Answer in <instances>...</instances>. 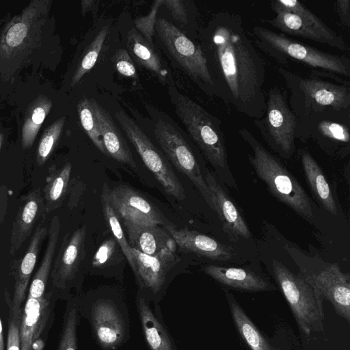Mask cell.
Wrapping results in <instances>:
<instances>
[{
    "instance_id": "1",
    "label": "cell",
    "mask_w": 350,
    "mask_h": 350,
    "mask_svg": "<svg viewBox=\"0 0 350 350\" xmlns=\"http://www.w3.org/2000/svg\"><path fill=\"white\" fill-rule=\"evenodd\" d=\"M203 38L200 45L215 96L246 116L261 118L266 109V64L249 39L241 16L228 11L217 12Z\"/></svg>"
},
{
    "instance_id": "5",
    "label": "cell",
    "mask_w": 350,
    "mask_h": 350,
    "mask_svg": "<svg viewBox=\"0 0 350 350\" xmlns=\"http://www.w3.org/2000/svg\"><path fill=\"white\" fill-rule=\"evenodd\" d=\"M168 93L175 113L205 159L217 171L230 174L220 120L176 87L170 85Z\"/></svg>"
},
{
    "instance_id": "19",
    "label": "cell",
    "mask_w": 350,
    "mask_h": 350,
    "mask_svg": "<svg viewBox=\"0 0 350 350\" xmlns=\"http://www.w3.org/2000/svg\"><path fill=\"white\" fill-rule=\"evenodd\" d=\"M135 306L146 345L149 350H178L163 320L161 306L140 291Z\"/></svg>"
},
{
    "instance_id": "25",
    "label": "cell",
    "mask_w": 350,
    "mask_h": 350,
    "mask_svg": "<svg viewBox=\"0 0 350 350\" xmlns=\"http://www.w3.org/2000/svg\"><path fill=\"white\" fill-rule=\"evenodd\" d=\"M90 100L107 156L135 167L136 164L128 144L110 113L96 100L92 98Z\"/></svg>"
},
{
    "instance_id": "44",
    "label": "cell",
    "mask_w": 350,
    "mask_h": 350,
    "mask_svg": "<svg viewBox=\"0 0 350 350\" xmlns=\"http://www.w3.org/2000/svg\"><path fill=\"white\" fill-rule=\"evenodd\" d=\"M336 12L341 23L347 27H350V1L338 0L336 1Z\"/></svg>"
},
{
    "instance_id": "22",
    "label": "cell",
    "mask_w": 350,
    "mask_h": 350,
    "mask_svg": "<svg viewBox=\"0 0 350 350\" xmlns=\"http://www.w3.org/2000/svg\"><path fill=\"white\" fill-rule=\"evenodd\" d=\"M204 179L210 191L212 209L217 212L225 231L234 237L249 238L247 225L214 175L207 172Z\"/></svg>"
},
{
    "instance_id": "42",
    "label": "cell",
    "mask_w": 350,
    "mask_h": 350,
    "mask_svg": "<svg viewBox=\"0 0 350 350\" xmlns=\"http://www.w3.org/2000/svg\"><path fill=\"white\" fill-rule=\"evenodd\" d=\"M27 33V27L23 23H18L12 26L8 30L5 40L10 46H16L21 44Z\"/></svg>"
},
{
    "instance_id": "26",
    "label": "cell",
    "mask_w": 350,
    "mask_h": 350,
    "mask_svg": "<svg viewBox=\"0 0 350 350\" xmlns=\"http://www.w3.org/2000/svg\"><path fill=\"white\" fill-rule=\"evenodd\" d=\"M157 224L124 226L131 247L149 256H155L166 248L176 245L170 234Z\"/></svg>"
},
{
    "instance_id": "31",
    "label": "cell",
    "mask_w": 350,
    "mask_h": 350,
    "mask_svg": "<svg viewBox=\"0 0 350 350\" xmlns=\"http://www.w3.org/2000/svg\"><path fill=\"white\" fill-rule=\"evenodd\" d=\"M71 170V164L66 163L62 168L55 170L47 178L43 189L46 213L61 206L67 191Z\"/></svg>"
},
{
    "instance_id": "35",
    "label": "cell",
    "mask_w": 350,
    "mask_h": 350,
    "mask_svg": "<svg viewBox=\"0 0 350 350\" xmlns=\"http://www.w3.org/2000/svg\"><path fill=\"white\" fill-rule=\"evenodd\" d=\"M109 32V26H104L98 31L90 44L88 46L85 53L82 57L73 76L72 85L77 84L84 76V75L93 68L102 50L104 42Z\"/></svg>"
},
{
    "instance_id": "21",
    "label": "cell",
    "mask_w": 350,
    "mask_h": 350,
    "mask_svg": "<svg viewBox=\"0 0 350 350\" xmlns=\"http://www.w3.org/2000/svg\"><path fill=\"white\" fill-rule=\"evenodd\" d=\"M44 200L40 189L30 191L22 199L11 230L9 253L14 255L26 239L39 218L44 216Z\"/></svg>"
},
{
    "instance_id": "2",
    "label": "cell",
    "mask_w": 350,
    "mask_h": 350,
    "mask_svg": "<svg viewBox=\"0 0 350 350\" xmlns=\"http://www.w3.org/2000/svg\"><path fill=\"white\" fill-rule=\"evenodd\" d=\"M290 92L289 107L297 119L298 133L314 121L325 118L350 119V83L343 77L311 71L302 76L275 67Z\"/></svg>"
},
{
    "instance_id": "29",
    "label": "cell",
    "mask_w": 350,
    "mask_h": 350,
    "mask_svg": "<svg viewBox=\"0 0 350 350\" xmlns=\"http://www.w3.org/2000/svg\"><path fill=\"white\" fill-rule=\"evenodd\" d=\"M300 159L306 179L316 198L327 211L337 215L333 193L321 167L306 150L300 152Z\"/></svg>"
},
{
    "instance_id": "23",
    "label": "cell",
    "mask_w": 350,
    "mask_h": 350,
    "mask_svg": "<svg viewBox=\"0 0 350 350\" xmlns=\"http://www.w3.org/2000/svg\"><path fill=\"white\" fill-rule=\"evenodd\" d=\"M164 228L182 251L195 253L213 260L225 261L232 257L230 247L211 237L187 228L178 229L172 224H167Z\"/></svg>"
},
{
    "instance_id": "7",
    "label": "cell",
    "mask_w": 350,
    "mask_h": 350,
    "mask_svg": "<svg viewBox=\"0 0 350 350\" xmlns=\"http://www.w3.org/2000/svg\"><path fill=\"white\" fill-rule=\"evenodd\" d=\"M273 275L294 316L300 332L310 336L324 331L322 297L301 273H292L282 262L273 260Z\"/></svg>"
},
{
    "instance_id": "4",
    "label": "cell",
    "mask_w": 350,
    "mask_h": 350,
    "mask_svg": "<svg viewBox=\"0 0 350 350\" xmlns=\"http://www.w3.org/2000/svg\"><path fill=\"white\" fill-rule=\"evenodd\" d=\"M252 38L256 46L280 64H301L312 69L341 77H350V59L293 40L281 32L254 26Z\"/></svg>"
},
{
    "instance_id": "27",
    "label": "cell",
    "mask_w": 350,
    "mask_h": 350,
    "mask_svg": "<svg viewBox=\"0 0 350 350\" xmlns=\"http://www.w3.org/2000/svg\"><path fill=\"white\" fill-rule=\"evenodd\" d=\"M223 290L234 325L250 349L278 350L249 318L233 295L226 288Z\"/></svg>"
},
{
    "instance_id": "11",
    "label": "cell",
    "mask_w": 350,
    "mask_h": 350,
    "mask_svg": "<svg viewBox=\"0 0 350 350\" xmlns=\"http://www.w3.org/2000/svg\"><path fill=\"white\" fill-rule=\"evenodd\" d=\"M123 131L135 147L146 166L165 193L178 200L185 199V191L171 165L142 129L124 111L115 115Z\"/></svg>"
},
{
    "instance_id": "32",
    "label": "cell",
    "mask_w": 350,
    "mask_h": 350,
    "mask_svg": "<svg viewBox=\"0 0 350 350\" xmlns=\"http://www.w3.org/2000/svg\"><path fill=\"white\" fill-rule=\"evenodd\" d=\"M77 297L68 300L57 350H78L77 327L80 323Z\"/></svg>"
},
{
    "instance_id": "37",
    "label": "cell",
    "mask_w": 350,
    "mask_h": 350,
    "mask_svg": "<svg viewBox=\"0 0 350 350\" xmlns=\"http://www.w3.org/2000/svg\"><path fill=\"white\" fill-rule=\"evenodd\" d=\"M65 118H62L54 122L43 135L37 150V163L42 165L54 149L62 131Z\"/></svg>"
},
{
    "instance_id": "33",
    "label": "cell",
    "mask_w": 350,
    "mask_h": 350,
    "mask_svg": "<svg viewBox=\"0 0 350 350\" xmlns=\"http://www.w3.org/2000/svg\"><path fill=\"white\" fill-rule=\"evenodd\" d=\"M101 202L106 224L111 231L113 238L116 240L123 254L126 258L131 269L134 271L135 265L131 254V247L126 239L122 230V226L118 216L114 212L107 198L103 193L101 194Z\"/></svg>"
},
{
    "instance_id": "20",
    "label": "cell",
    "mask_w": 350,
    "mask_h": 350,
    "mask_svg": "<svg viewBox=\"0 0 350 350\" xmlns=\"http://www.w3.org/2000/svg\"><path fill=\"white\" fill-rule=\"evenodd\" d=\"M47 233V228L44 225L43 219L35 230L25 255L15 268L12 299H10L8 293H5L10 314L15 317H21L29 282L36 263L41 244Z\"/></svg>"
},
{
    "instance_id": "45",
    "label": "cell",
    "mask_w": 350,
    "mask_h": 350,
    "mask_svg": "<svg viewBox=\"0 0 350 350\" xmlns=\"http://www.w3.org/2000/svg\"><path fill=\"white\" fill-rule=\"evenodd\" d=\"M94 1H82V12L85 13L92 7V4L94 3Z\"/></svg>"
},
{
    "instance_id": "6",
    "label": "cell",
    "mask_w": 350,
    "mask_h": 350,
    "mask_svg": "<svg viewBox=\"0 0 350 350\" xmlns=\"http://www.w3.org/2000/svg\"><path fill=\"white\" fill-rule=\"evenodd\" d=\"M239 133L253 150L249 159L258 176L280 202L304 218L313 217L310 198L304 187L280 161L269 152L247 129Z\"/></svg>"
},
{
    "instance_id": "34",
    "label": "cell",
    "mask_w": 350,
    "mask_h": 350,
    "mask_svg": "<svg viewBox=\"0 0 350 350\" xmlns=\"http://www.w3.org/2000/svg\"><path fill=\"white\" fill-rule=\"evenodd\" d=\"M51 103L46 99H42L35 104L30 111L24 124L22 132V144L25 148H29L36 138L40 127L49 113Z\"/></svg>"
},
{
    "instance_id": "30",
    "label": "cell",
    "mask_w": 350,
    "mask_h": 350,
    "mask_svg": "<svg viewBox=\"0 0 350 350\" xmlns=\"http://www.w3.org/2000/svg\"><path fill=\"white\" fill-rule=\"evenodd\" d=\"M60 221L57 216H54L49 228L48 241L42 262L35 273L29 286L27 297L40 298L45 293L46 286L50 276L52 262L55 254L59 234Z\"/></svg>"
},
{
    "instance_id": "15",
    "label": "cell",
    "mask_w": 350,
    "mask_h": 350,
    "mask_svg": "<svg viewBox=\"0 0 350 350\" xmlns=\"http://www.w3.org/2000/svg\"><path fill=\"white\" fill-rule=\"evenodd\" d=\"M102 193L124 226L146 224L165 226L167 224L165 217L156 206L127 185H120L109 189L105 185Z\"/></svg>"
},
{
    "instance_id": "13",
    "label": "cell",
    "mask_w": 350,
    "mask_h": 350,
    "mask_svg": "<svg viewBox=\"0 0 350 350\" xmlns=\"http://www.w3.org/2000/svg\"><path fill=\"white\" fill-rule=\"evenodd\" d=\"M58 297L53 290L40 298L27 297L20 317L21 350H43L54 321L55 303Z\"/></svg>"
},
{
    "instance_id": "41",
    "label": "cell",
    "mask_w": 350,
    "mask_h": 350,
    "mask_svg": "<svg viewBox=\"0 0 350 350\" xmlns=\"http://www.w3.org/2000/svg\"><path fill=\"white\" fill-rule=\"evenodd\" d=\"M20 317H15L10 314L6 350H21L19 337Z\"/></svg>"
},
{
    "instance_id": "39",
    "label": "cell",
    "mask_w": 350,
    "mask_h": 350,
    "mask_svg": "<svg viewBox=\"0 0 350 350\" xmlns=\"http://www.w3.org/2000/svg\"><path fill=\"white\" fill-rule=\"evenodd\" d=\"M117 246L118 243L113 237L103 242L92 258V267L96 269L107 267L115 254Z\"/></svg>"
},
{
    "instance_id": "8",
    "label": "cell",
    "mask_w": 350,
    "mask_h": 350,
    "mask_svg": "<svg viewBox=\"0 0 350 350\" xmlns=\"http://www.w3.org/2000/svg\"><path fill=\"white\" fill-rule=\"evenodd\" d=\"M270 6L275 16L262 20L285 35L308 39L349 52L342 37L327 27L316 14L297 0H273Z\"/></svg>"
},
{
    "instance_id": "28",
    "label": "cell",
    "mask_w": 350,
    "mask_h": 350,
    "mask_svg": "<svg viewBox=\"0 0 350 350\" xmlns=\"http://www.w3.org/2000/svg\"><path fill=\"white\" fill-rule=\"evenodd\" d=\"M126 46L130 56L140 66L156 75L161 81H165L168 72L152 43L148 42L135 28L127 33Z\"/></svg>"
},
{
    "instance_id": "18",
    "label": "cell",
    "mask_w": 350,
    "mask_h": 350,
    "mask_svg": "<svg viewBox=\"0 0 350 350\" xmlns=\"http://www.w3.org/2000/svg\"><path fill=\"white\" fill-rule=\"evenodd\" d=\"M306 141L313 139L326 152L345 156L350 150V119L325 118L308 124L297 135Z\"/></svg>"
},
{
    "instance_id": "36",
    "label": "cell",
    "mask_w": 350,
    "mask_h": 350,
    "mask_svg": "<svg viewBox=\"0 0 350 350\" xmlns=\"http://www.w3.org/2000/svg\"><path fill=\"white\" fill-rule=\"evenodd\" d=\"M77 110L82 127L87 135L94 146L102 153L107 155L90 100L87 98L81 100L78 103Z\"/></svg>"
},
{
    "instance_id": "24",
    "label": "cell",
    "mask_w": 350,
    "mask_h": 350,
    "mask_svg": "<svg viewBox=\"0 0 350 350\" xmlns=\"http://www.w3.org/2000/svg\"><path fill=\"white\" fill-rule=\"evenodd\" d=\"M202 271L217 282L233 290L253 293L274 289L267 280L247 269L208 265Z\"/></svg>"
},
{
    "instance_id": "9",
    "label": "cell",
    "mask_w": 350,
    "mask_h": 350,
    "mask_svg": "<svg viewBox=\"0 0 350 350\" xmlns=\"http://www.w3.org/2000/svg\"><path fill=\"white\" fill-rule=\"evenodd\" d=\"M253 122L273 150L285 158L293 154L298 122L288 104L285 90L276 85L270 88L265 113Z\"/></svg>"
},
{
    "instance_id": "10",
    "label": "cell",
    "mask_w": 350,
    "mask_h": 350,
    "mask_svg": "<svg viewBox=\"0 0 350 350\" xmlns=\"http://www.w3.org/2000/svg\"><path fill=\"white\" fill-rule=\"evenodd\" d=\"M155 29L166 50L184 72L206 94L215 95L213 82L200 45L192 42L173 23L163 18H157Z\"/></svg>"
},
{
    "instance_id": "3",
    "label": "cell",
    "mask_w": 350,
    "mask_h": 350,
    "mask_svg": "<svg viewBox=\"0 0 350 350\" xmlns=\"http://www.w3.org/2000/svg\"><path fill=\"white\" fill-rule=\"evenodd\" d=\"M77 306L102 350H117L129 340L130 314L122 294L107 290L90 292L77 297Z\"/></svg>"
},
{
    "instance_id": "14",
    "label": "cell",
    "mask_w": 350,
    "mask_h": 350,
    "mask_svg": "<svg viewBox=\"0 0 350 350\" xmlns=\"http://www.w3.org/2000/svg\"><path fill=\"white\" fill-rule=\"evenodd\" d=\"M176 249V245L155 256H149L131 247L133 272L139 286V291L152 302L159 304L165 295L169 274L178 261Z\"/></svg>"
},
{
    "instance_id": "12",
    "label": "cell",
    "mask_w": 350,
    "mask_h": 350,
    "mask_svg": "<svg viewBox=\"0 0 350 350\" xmlns=\"http://www.w3.org/2000/svg\"><path fill=\"white\" fill-rule=\"evenodd\" d=\"M154 131L156 139L167 159L195 185L212 208L208 187L196 157L185 138L172 123L161 118L155 122Z\"/></svg>"
},
{
    "instance_id": "17",
    "label": "cell",
    "mask_w": 350,
    "mask_h": 350,
    "mask_svg": "<svg viewBox=\"0 0 350 350\" xmlns=\"http://www.w3.org/2000/svg\"><path fill=\"white\" fill-rule=\"evenodd\" d=\"M304 279L329 301L336 312L350 323V276L338 264H327L318 271H304Z\"/></svg>"
},
{
    "instance_id": "16",
    "label": "cell",
    "mask_w": 350,
    "mask_h": 350,
    "mask_svg": "<svg viewBox=\"0 0 350 350\" xmlns=\"http://www.w3.org/2000/svg\"><path fill=\"white\" fill-rule=\"evenodd\" d=\"M86 226H81L69 236L66 234L62 242L50 276L58 296L68 300V291L76 285L79 265L85 256Z\"/></svg>"
},
{
    "instance_id": "43",
    "label": "cell",
    "mask_w": 350,
    "mask_h": 350,
    "mask_svg": "<svg viewBox=\"0 0 350 350\" xmlns=\"http://www.w3.org/2000/svg\"><path fill=\"white\" fill-rule=\"evenodd\" d=\"M163 4L171 12L173 18L182 24L188 23L186 7L183 1L180 0H163Z\"/></svg>"
},
{
    "instance_id": "40",
    "label": "cell",
    "mask_w": 350,
    "mask_h": 350,
    "mask_svg": "<svg viewBox=\"0 0 350 350\" xmlns=\"http://www.w3.org/2000/svg\"><path fill=\"white\" fill-rule=\"evenodd\" d=\"M117 71L121 75L136 79L137 77L135 66L130 55L126 50H118L113 58Z\"/></svg>"
},
{
    "instance_id": "38",
    "label": "cell",
    "mask_w": 350,
    "mask_h": 350,
    "mask_svg": "<svg viewBox=\"0 0 350 350\" xmlns=\"http://www.w3.org/2000/svg\"><path fill=\"white\" fill-rule=\"evenodd\" d=\"M163 4V0H157L153 2L148 15L135 19L136 28L142 36L150 43H152V36L155 33V23L159 8Z\"/></svg>"
},
{
    "instance_id": "46",
    "label": "cell",
    "mask_w": 350,
    "mask_h": 350,
    "mask_svg": "<svg viewBox=\"0 0 350 350\" xmlns=\"http://www.w3.org/2000/svg\"><path fill=\"white\" fill-rule=\"evenodd\" d=\"M3 332L2 324L0 319V350H5V343L3 340Z\"/></svg>"
},
{
    "instance_id": "47",
    "label": "cell",
    "mask_w": 350,
    "mask_h": 350,
    "mask_svg": "<svg viewBox=\"0 0 350 350\" xmlns=\"http://www.w3.org/2000/svg\"><path fill=\"white\" fill-rule=\"evenodd\" d=\"M2 142H3V135L1 134H0V150H1Z\"/></svg>"
}]
</instances>
